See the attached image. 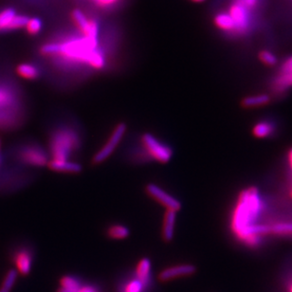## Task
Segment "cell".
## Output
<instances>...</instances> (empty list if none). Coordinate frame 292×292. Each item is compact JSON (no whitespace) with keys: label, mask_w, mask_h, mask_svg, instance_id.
Listing matches in <instances>:
<instances>
[{"label":"cell","mask_w":292,"mask_h":292,"mask_svg":"<svg viewBox=\"0 0 292 292\" xmlns=\"http://www.w3.org/2000/svg\"><path fill=\"white\" fill-rule=\"evenodd\" d=\"M98 46V38L84 36L65 42L46 43L40 48V53L64 62L66 69L85 65L91 71L100 72L105 70L106 58Z\"/></svg>","instance_id":"obj_1"},{"label":"cell","mask_w":292,"mask_h":292,"mask_svg":"<svg viewBox=\"0 0 292 292\" xmlns=\"http://www.w3.org/2000/svg\"><path fill=\"white\" fill-rule=\"evenodd\" d=\"M48 153L50 161L62 162L71 159L83 146V135L77 124L62 122L56 124L49 133Z\"/></svg>","instance_id":"obj_2"},{"label":"cell","mask_w":292,"mask_h":292,"mask_svg":"<svg viewBox=\"0 0 292 292\" xmlns=\"http://www.w3.org/2000/svg\"><path fill=\"white\" fill-rule=\"evenodd\" d=\"M129 152V160L133 163H147L156 162L168 163L174 155V151L167 143L151 133H143L139 138V145Z\"/></svg>","instance_id":"obj_3"},{"label":"cell","mask_w":292,"mask_h":292,"mask_svg":"<svg viewBox=\"0 0 292 292\" xmlns=\"http://www.w3.org/2000/svg\"><path fill=\"white\" fill-rule=\"evenodd\" d=\"M262 209V200L257 189L249 188L243 191L232 217L231 227L234 234L244 228L255 224Z\"/></svg>","instance_id":"obj_4"},{"label":"cell","mask_w":292,"mask_h":292,"mask_svg":"<svg viewBox=\"0 0 292 292\" xmlns=\"http://www.w3.org/2000/svg\"><path fill=\"white\" fill-rule=\"evenodd\" d=\"M127 126L124 123L118 124L114 129L112 130L110 135L108 137L107 141L103 144V146L98 150L95 155L92 158V163L98 165L104 163L109 156L113 154V152L116 150L119 144L122 143L124 135L126 133Z\"/></svg>","instance_id":"obj_5"},{"label":"cell","mask_w":292,"mask_h":292,"mask_svg":"<svg viewBox=\"0 0 292 292\" xmlns=\"http://www.w3.org/2000/svg\"><path fill=\"white\" fill-rule=\"evenodd\" d=\"M21 162L33 167H45L50 161L47 150L38 144H28L22 147L19 152Z\"/></svg>","instance_id":"obj_6"},{"label":"cell","mask_w":292,"mask_h":292,"mask_svg":"<svg viewBox=\"0 0 292 292\" xmlns=\"http://www.w3.org/2000/svg\"><path fill=\"white\" fill-rule=\"evenodd\" d=\"M145 192L152 199L161 204L166 210L178 212L182 209V203L177 198L170 195L164 189L155 183H148L145 186Z\"/></svg>","instance_id":"obj_7"},{"label":"cell","mask_w":292,"mask_h":292,"mask_svg":"<svg viewBox=\"0 0 292 292\" xmlns=\"http://www.w3.org/2000/svg\"><path fill=\"white\" fill-rule=\"evenodd\" d=\"M72 17L74 24L78 28L79 31L84 34V36L98 38L99 24L96 20L87 19L84 13L79 9H75L72 12Z\"/></svg>","instance_id":"obj_8"},{"label":"cell","mask_w":292,"mask_h":292,"mask_svg":"<svg viewBox=\"0 0 292 292\" xmlns=\"http://www.w3.org/2000/svg\"><path fill=\"white\" fill-rule=\"evenodd\" d=\"M195 273V266L193 265H178V266H171L163 269L162 273L159 275V279L163 282H167L170 280L183 277V276H189Z\"/></svg>","instance_id":"obj_9"},{"label":"cell","mask_w":292,"mask_h":292,"mask_svg":"<svg viewBox=\"0 0 292 292\" xmlns=\"http://www.w3.org/2000/svg\"><path fill=\"white\" fill-rule=\"evenodd\" d=\"M14 265L16 266L17 273L22 275H28L32 271L33 266V255L32 253L26 250H20L14 255Z\"/></svg>","instance_id":"obj_10"},{"label":"cell","mask_w":292,"mask_h":292,"mask_svg":"<svg viewBox=\"0 0 292 292\" xmlns=\"http://www.w3.org/2000/svg\"><path fill=\"white\" fill-rule=\"evenodd\" d=\"M47 166L52 171L64 174H78L83 170V167L80 163L73 161H62V162L49 161Z\"/></svg>","instance_id":"obj_11"},{"label":"cell","mask_w":292,"mask_h":292,"mask_svg":"<svg viewBox=\"0 0 292 292\" xmlns=\"http://www.w3.org/2000/svg\"><path fill=\"white\" fill-rule=\"evenodd\" d=\"M175 221H176V212L166 210L163 215V231H162L163 240L165 242H170L174 238Z\"/></svg>","instance_id":"obj_12"},{"label":"cell","mask_w":292,"mask_h":292,"mask_svg":"<svg viewBox=\"0 0 292 292\" xmlns=\"http://www.w3.org/2000/svg\"><path fill=\"white\" fill-rule=\"evenodd\" d=\"M230 16L234 20V26L243 31L248 25V14L245 8L240 4H234L230 9Z\"/></svg>","instance_id":"obj_13"},{"label":"cell","mask_w":292,"mask_h":292,"mask_svg":"<svg viewBox=\"0 0 292 292\" xmlns=\"http://www.w3.org/2000/svg\"><path fill=\"white\" fill-rule=\"evenodd\" d=\"M136 273L137 278L147 286L151 279V261L148 258L140 260L137 266Z\"/></svg>","instance_id":"obj_14"},{"label":"cell","mask_w":292,"mask_h":292,"mask_svg":"<svg viewBox=\"0 0 292 292\" xmlns=\"http://www.w3.org/2000/svg\"><path fill=\"white\" fill-rule=\"evenodd\" d=\"M16 72L20 77L27 80H35L40 77L39 69L35 65L28 63L20 64L16 69Z\"/></svg>","instance_id":"obj_15"},{"label":"cell","mask_w":292,"mask_h":292,"mask_svg":"<svg viewBox=\"0 0 292 292\" xmlns=\"http://www.w3.org/2000/svg\"><path fill=\"white\" fill-rule=\"evenodd\" d=\"M15 16L16 12L12 8L0 12V31H12L13 19Z\"/></svg>","instance_id":"obj_16"},{"label":"cell","mask_w":292,"mask_h":292,"mask_svg":"<svg viewBox=\"0 0 292 292\" xmlns=\"http://www.w3.org/2000/svg\"><path fill=\"white\" fill-rule=\"evenodd\" d=\"M130 231L128 228L121 224L111 225L107 229V236L111 239L115 240H123L129 236Z\"/></svg>","instance_id":"obj_17"},{"label":"cell","mask_w":292,"mask_h":292,"mask_svg":"<svg viewBox=\"0 0 292 292\" xmlns=\"http://www.w3.org/2000/svg\"><path fill=\"white\" fill-rule=\"evenodd\" d=\"M269 101H271L269 96H267L266 94H261V95L245 98L242 102V104L245 107H256V106H262V105L268 104Z\"/></svg>","instance_id":"obj_18"},{"label":"cell","mask_w":292,"mask_h":292,"mask_svg":"<svg viewBox=\"0 0 292 292\" xmlns=\"http://www.w3.org/2000/svg\"><path fill=\"white\" fill-rule=\"evenodd\" d=\"M214 24L223 31H232L235 28L234 20L230 16V14L227 13L217 14L214 18Z\"/></svg>","instance_id":"obj_19"},{"label":"cell","mask_w":292,"mask_h":292,"mask_svg":"<svg viewBox=\"0 0 292 292\" xmlns=\"http://www.w3.org/2000/svg\"><path fill=\"white\" fill-rule=\"evenodd\" d=\"M273 132V125L267 122H260L254 125L253 129V135L259 139L266 138L269 136Z\"/></svg>","instance_id":"obj_20"},{"label":"cell","mask_w":292,"mask_h":292,"mask_svg":"<svg viewBox=\"0 0 292 292\" xmlns=\"http://www.w3.org/2000/svg\"><path fill=\"white\" fill-rule=\"evenodd\" d=\"M271 233L277 235H292L291 222L276 223L271 226Z\"/></svg>","instance_id":"obj_21"},{"label":"cell","mask_w":292,"mask_h":292,"mask_svg":"<svg viewBox=\"0 0 292 292\" xmlns=\"http://www.w3.org/2000/svg\"><path fill=\"white\" fill-rule=\"evenodd\" d=\"M42 21L37 18V17H33V18H29L28 22L26 24L27 32L32 34V35H35L38 34L42 30Z\"/></svg>","instance_id":"obj_22"},{"label":"cell","mask_w":292,"mask_h":292,"mask_svg":"<svg viewBox=\"0 0 292 292\" xmlns=\"http://www.w3.org/2000/svg\"><path fill=\"white\" fill-rule=\"evenodd\" d=\"M60 286L65 289H77L81 285L76 278L72 276H64L60 280Z\"/></svg>","instance_id":"obj_23"},{"label":"cell","mask_w":292,"mask_h":292,"mask_svg":"<svg viewBox=\"0 0 292 292\" xmlns=\"http://www.w3.org/2000/svg\"><path fill=\"white\" fill-rule=\"evenodd\" d=\"M145 285L140 280H131L124 286V292H143L145 288Z\"/></svg>","instance_id":"obj_24"},{"label":"cell","mask_w":292,"mask_h":292,"mask_svg":"<svg viewBox=\"0 0 292 292\" xmlns=\"http://www.w3.org/2000/svg\"><path fill=\"white\" fill-rule=\"evenodd\" d=\"M17 275H18V273L15 271V269H10L8 273H6L4 279H3V283H2V286H6L8 288L12 289L16 280H17Z\"/></svg>","instance_id":"obj_25"},{"label":"cell","mask_w":292,"mask_h":292,"mask_svg":"<svg viewBox=\"0 0 292 292\" xmlns=\"http://www.w3.org/2000/svg\"><path fill=\"white\" fill-rule=\"evenodd\" d=\"M259 59L267 65H276L277 63V58L276 56L273 54V52H268V51H263L259 53Z\"/></svg>","instance_id":"obj_26"},{"label":"cell","mask_w":292,"mask_h":292,"mask_svg":"<svg viewBox=\"0 0 292 292\" xmlns=\"http://www.w3.org/2000/svg\"><path fill=\"white\" fill-rule=\"evenodd\" d=\"M275 84L278 86H281V87L292 86V72L282 73V75L276 80Z\"/></svg>","instance_id":"obj_27"},{"label":"cell","mask_w":292,"mask_h":292,"mask_svg":"<svg viewBox=\"0 0 292 292\" xmlns=\"http://www.w3.org/2000/svg\"><path fill=\"white\" fill-rule=\"evenodd\" d=\"M12 100H13V96L10 92L4 91V89H0V105L1 106L10 104Z\"/></svg>","instance_id":"obj_28"},{"label":"cell","mask_w":292,"mask_h":292,"mask_svg":"<svg viewBox=\"0 0 292 292\" xmlns=\"http://www.w3.org/2000/svg\"><path fill=\"white\" fill-rule=\"evenodd\" d=\"M288 72H292V56L290 58L287 59L282 66V73H288Z\"/></svg>","instance_id":"obj_29"},{"label":"cell","mask_w":292,"mask_h":292,"mask_svg":"<svg viewBox=\"0 0 292 292\" xmlns=\"http://www.w3.org/2000/svg\"><path fill=\"white\" fill-rule=\"evenodd\" d=\"M77 292H99L95 287L91 286H80Z\"/></svg>","instance_id":"obj_30"},{"label":"cell","mask_w":292,"mask_h":292,"mask_svg":"<svg viewBox=\"0 0 292 292\" xmlns=\"http://www.w3.org/2000/svg\"><path fill=\"white\" fill-rule=\"evenodd\" d=\"M97 1L98 4H100L101 6H109L114 4L118 0H95Z\"/></svg>","instance_id":"obj_31"},{"label":"cell","mask_w":292,"mask_h":292,"mask_svg":"<svg viewBox=\"0 0 292 292\" xmlns=\"http://www.w3.org/2000/svg\"><path fill=\"white\" fill-rule=\"evenodd\" d=\"M256 4V0H243V5L247 7H253Z\"/></svg>","instance_id":"obj_32"},{"label":"cell","mask_w":292,"mask_h":292,"mask_svg":"<svg viewBox=\"0 0 292 292\" xmlns=\"http://www.w3.org/2000/svg\"><path fill=\"white\" fill-rule=\"evenodd\" d=\"M288 161H289V165H290V168L292 170V148L288 153Z\"/></svg>","instance_id":"obj_33"},{"label":"cell","mask_w":292,"mask_h":292,"mask_svg":"<svg viewBox=\"0 0 292 292\" xmlns=\"http://www.w3.org/2000/svg\"><path fill=\"white\" fill-rule=\"evenodd\" d=\"M12 289H10V288H8L6 286H1L0 287V292H11Z\"/></svg>","instance_id":"obj_34"},{"label":"cell","mask_w":292,"mask_h":292,"mask_svg":"<svg viewBox=\"0 0 292 292\" xmlns=\"http://www.w3.org/2000/svg\"><path fill=\"white\" fill-rule=\"evenodd\" d=\"M287 292H292V279L287 284Z\"/></svg>","instance_id":"obj_35"},{"label":"cell","mask_w":292,"mask_h":292,"mask_svg":"<svg viewBox=\"0 0 292 292\" xmlns=\"http://www.w3.org/2000/svg\"><path fill=\"white\" fill-rule=\"evenodd\" d=\"M192 1H194V2H198V3H200V2H203V1H205V0H192Z\"/></svg>","instance_id":"obj_36"},{"label":"cell","mask_w":292,"mask_h":292,"mask_svg":"<svg viewBox=\"0 0 292 292\" xmlns=\"http://www.w3.org/2000/svg\"><path fill=\"white\" fill-rule=\"evenodd\" d=\"M0 149H1V142H0ZM0 162H1V159H0Z\"/></svg>","instance_id":"obj_37"}]
</instances>
